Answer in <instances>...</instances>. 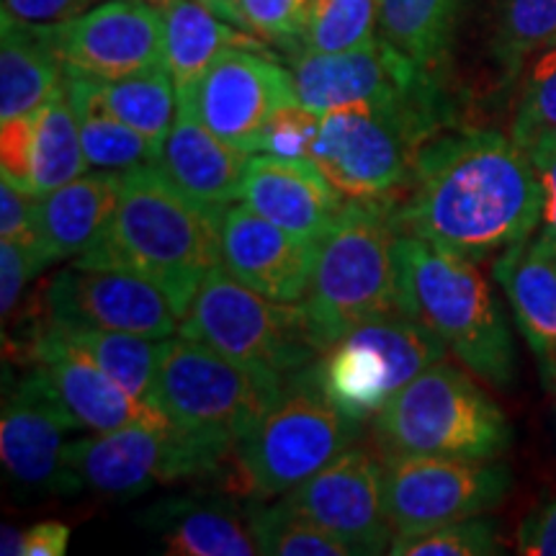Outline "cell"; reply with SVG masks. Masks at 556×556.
<instances>
[{
	"label": "cell",
	"instance_id": "6da1fadb",
	"mask_svg": "<svg viewBox=\"0 0 556 556\" xmlns=\"http://www.w3.org/2000/svg\"><path fill=\"white\" fill-rule=\"evenodd\" d=\"M541 208L531 157L495 129L438 131L394 199L402 235L475 263L533 238Z\"/></svg>",
	"mask_w": 556,
	"mask_h": 556
},
{
	"label": "cell",
	"instance_id": "7a4b0ae2",
	"mask_svg": "<svg viewBox=\"0 0 556 556\" xmlns=\"http://www.w3.org/2000/svg\"><path fill=\"white\" fill-rule=\"evenodd\" d=\"M225 212L178 189L160 163L135 165L124 170L114 219L75 266L148 278L168 294L184 319L204 278L222 266Z\"/></svg>",
	"mask_w": 556,
	"mask_h": 556
},
{
	"label": "cell",
	"instance_id": "3957f363",
	"mask_svg": "<svg viewBox=\"0 0 556 556\" xmlns=\"http://www.w3.org/2000/svg\"><path fill=\"white\" fill-rule=\"evenodd\" d=\"M400 309L422 323L484 384L507 392L518 356L500 307L475 261L400 235Z\"/></svg>",
	"mask_w": 556,
	"mask_h": 556
},
{
	"label": "cell",
	"instance_id": "277c9868",
	"mask_svg": "<svg viewBox=\"0 0 556 556\" xmlns=\"http://www.w3.org/2000/svg\"><path fill=\"white\" fill-rule=\"evenodd\" d=\"M400 235L394 199H348L319 240L304 307L323 353L366 319L400 309Z\"/></svg>",
	"mask_w": 556,
	"mask_h": 556
},
{
	"label": "cell",
	"instance_id": "5b68a950",
	"mask_svg": "<svg viewBox=\"0 0 556 556\" xmlns=\"http://www.w3.org/2000/svg\"><path fill=\"white\" fill-rule=\"evenodd\" d=\"M381 458L456 456L492 462L510 448L503 407L475 374L441 358L402 387L371 420Z\"/></svg>",
	"mask_w": 556,
	"mask_h": 556
},
{
	"label": "cell",
	"instance_id": "8992f818",
	"mask_svg": "<svg viewBox=\"0 0 556 556\" xmlns=\"http://www.w3.org/2000/svg\"><path fill=\"white\" fill-rule=\"evenodd\" d=\"M443 127L441 90L319 116L309 160L345 199H397L417 155Z\"/></svg>",
	"mask_w": 556,
	"mask_h": 556
},
{
	"label": "cell",
	"instance_id": "52a82bcc",
	"mask_svg": "<svg viewBox=\"0 0 556 556\" xmlns=\"http://www.w3.org/2000/svg\"><path fill=\"white\" fill-rule=\"evenodd\" d=\"M287 379L199 340L165 338L152 405L176 428L232 451L274 409Z\"/></svg>",
	"mask_w": 556,
	"mask_h": 556
},
{
	"label": "cell",
	"instance_id": "ba28073f",
	"mask_svg": "<svg viewBox=\"0 0 556 556\" xmlns=\"http://www.w3.org/2000/svg\"><path fill=\"white\" fill-rule=\"evenodd\" d=\"M364 422L345 415L319 384L315 364L291 374L274 409L238 443L250 497H283L358 441Z\"/></svg>",
	"mask_w": 556,
	"mask_h": 556
},
{
	"label": "cell",
	"instance_id": "9c48e42d",
	"mask_svg": "<svg viewBox=\"0 0 556 556\" xmlns=\"http://www.w3.org/2000/svg\"><path fill=\"white\" fill-rule=\"evenodd\" d=\"M178 336L248 366L291 377L323 356L304 302H278L214 268L180 319Z\"/></svg>",
	"mask_w": 556,
	"mask_h": 556
},
{
	"label": "cell",
	"instance_id": "30bf717a",
	"mask_svg": "<svg viewBox=\"0 0 556 556\" xmlns=\"http://www.w3.org/2000/svg\"><path fill=\"white\" fill-rule=\"evenodd\" d=\"M446 356V345L426 325L392 309L332 343L315 368L328 397L353 420L368 422L417 374Z\"/></svg>",
	"mask_w": 556,
	"mask_h": 556
},
{
	"label": "cell",
	"instance_id": "8fae6325",
	"mask_svg": "<svg viewBox=\"0 0 556 556\" xmlns=\"http://www.w3.org/2000/svg\"><path fill=\"white\" fill-rule=\"evenodd\" d=\"M229 448L176 426H131L93 433L65 446L62 462L75 490L111 500H131L155 484L204 477L225 462Z\"/></svg>",
	"mask_w": 556,
	"mask_h": 556
},
{
	"label": "cell",
	"instance_id": "7c38bea8",
	"mask_svg": "<svg viewBox=\"0 0 556 556\" xmlns=\"http://www.w3.org/2000/svg\"><path fill=\"white\" fill-rule=\"evenodd\" d=\"M510 490V469L497 458H384L387 518L394 533H417L495 510Z\"/></svg>",
	"mask_w": 556,
	"mask_h": 556
},
{
	"label": "cell",
	"instance_id": "4fadbf2b",
	"mask_svg": "<svg viewBox=\"0 0 556 556\" xmlns=\"http://www.w3.org/2000/svg\"><path fill=\"white\" fill-rule=\"evenodd\" d=\"M67 75L116 80L165 67V16L142 0H103L78 16L47 26Z\"/></svg>",
	"mask_w": 556,
	"mask_h": 556
},
{
	"label": "cell",
	"instance_id": "5bb4252c",
	"mask_svg": "<svg viewBox=\"0 0 556 556\" xmlns=\"http://www.w3.org/2000/svg\"><path fill=\"white\" fill-rule=\"evenodd\" d=\"M222 142L255 155L258 137L276 111L299 103L291 70L268 60L258 50L232 47L197 80L178 90Z\"/></svg>",
	"mask_w": 556,
	"mask_h": 556
},
{
	"label": "cell",
	"instance_id": "9a60e30c",
	"mask_svg": "<svg viewBox=\"0 0 556 556\" xmlns=\"http://www.w3.org/2000/svg\"><path fill=\"white\" fill-rule=\"evenodd\" d=\"M278 503L345 541L353 554H387L392 546L394 528L387 518L384 458L368 448L351 446L343 451Z\"/></svg>",
	"mask_w": 556,
	"mask_h": 556
},
{
	"label": "cell",
	"instance_id": "2e32d148",
	"mask_svg": "<svg viewBox=\"0 0 556 556\" xmlns=\"http://www.w3.org/2000/svg\"><path fill=\"white\" fill-rule=\"evenodd\" d=\"M50 323L73 328L135 332L165 340L180 328V317L163 289L148 278L116 268L70 266L47 287Z\"/></svg>",
	"mask_w": 556,
	"mask_h": 556
},
{
	"label": "cell",
	"instance_id": "e0dca14e",
	"mask_svg": "<svg viewBox=\"0 0 556 556\" xmlns=\"http://www.w3.org/2000/svg\"><path fill=\"white\" fill-rule=\"evenodd\" d=\"M296 96L315 114L364 103H392L438 90L435 75L417 67L384 39L348 52L302 50L291 62Z\"/></svg>",
	"mask_w": 556,
	"mask_h": 556
},
{
	"label": "cell",
	"instance_id": "ac0fdd59",
	"mask_svg": "<svg viewBox=\"0 0 556 556\" xmlns=\"http://www.w3.org/2000/svg\"><path fill=\"white\" fill-rule=\"evenodd\" d=\"M34 381L70 417L75 430L111 433L131 426H173L155 405L124 389L80 348L60 338L50 325L34 340Z\"/></svg>",
	"mask_w": 556,
	"mask_h": 556
},
{
	"label": "cell",
	"instance_id": "d6986e66",
	"mask_svg": "<svg viewBox=\"0 0 556 556\" xmlns=\"http://www.w3.org/2000/svg\"><path fill=\"white\" fill-rule=\"evenodd\" d=\"M317 250V240L296 238L245 204L222 217V268L278 302H304Z\"/></svg>",
	"mask_w": 556,
	"mask_h": 556
},
{
	"label": "cell",
	"instance_id": "ffe728a7",
	"mask_svg": "<svg viewBox=\"0 0 556 556\" xmlns=\"http://www.w3.org/2000/svg\"><path fill=\"white\" fill-rule=\"evenodd\" d=\"M70 430H75L70 417L47 397L31 374L18 381L0 415V458L11 482L37 495L78 492L62 462Z\"/></svg>",
	"mask_w": 556,
	"mask_h": 556
},
{
	"label": "cell",
	"instance_id": "44dd1931",
	"mask_svg": "<svg viewBox=\"0 0 556 556\" xmlns=\"http://www.w3.org/2000/svg\"><path fill=\"white\" fill-rule=\"evenodd\" d=\"M240 201L296 238L319 242L336 225L348 199L309 157L253 155L242 178Z\"/></svg>",
	"mask_w": 556,
	"mask_h": 556
},
{
	"label": "cell",
	"instance_id": "7402d4cb",
	"mask_svg": "<svg viewBox=\"0 0 556 556\" xmlns=\"http://www.w3.org/2000/svg\"><path fill=\"white\" fill-rule=\"evenodd\" d=\"M250 152L222 142L186 96H178V114L163 144L160 168L178 189H184L201 204L227 208L240 199Z\"/></svg>",
	"mask_w": 556,
	"mask_h": 556
},
{
	"label": "cell",
	"instance_id": "603a6c76",
	"mask_svg": "<svg viewBox=\"0 0 556 556\" xmlns=\"http://www.w3.org/2000/svg\"><path fill=\"white\" fill-rule=\"evenodd\" d=\"M492 276L539 361L541 379L556 392V253L539 238H528L497 255Z\"/></svg>",
	"mask_w": 556,
	"mask_h": 556
},
{
	"label": "cell",
	"instance_id": "cb8c5ba5",
	"mask_svg": "<svg viewBox=\"0 0 556 556\" xmlns=\"http://www.w3.org/2000/svg\"><path fill=\"white\" fill-rule=\"evenodd\" d=\"M144 526L176 556H253L261 554L250 528L248 507L219 495L170 497L150 507Z\"/></svg>",
	"mask_w": 556,
	"mask_h": 556
},
{
	"label": "cell",
	"instance_id": "d4e9b609",
	"mask_svg": "<svg viewBox=\"0 0 556 556\" xmlns=\"http://www.w3.org/2000/svg\"><path fill=\"white\" fill-rule=\"evenodd\" d=\"M122 180L124 170L96 168L39 197L37 229L47 266L96 245L119 206Z\"/></svg>",
	"mask_w": 556,
	"mask_h": 556
},
{
	"label": "cell",
	"instance_id": "484cf974",
	"mask_svg": "<svg viewBox=\"0 0 556 556\" xmlns=\"http://www.w3.org/2000/svg\"><path fill=\"white\" fill-rule=\"evenodd\" d=\"M65 80L47 26L24 24L3 13L0 29V122L34 114Z\"/></svg>",
	"mask_w": 556,
	"mask_h": 556
},
{
	"label": "cell",
	"instance_id": "4316f807",
	"mask_svg": "<svg viewBox=\"0 0 556 556\" xmlns=\"http://www.w3.org/2000/svg\"><path fill=\"white\" fill-rule=\"evenodd\" d=\"M165 16V70L178 90L197 86L208 65L232 47L258 50V37L245 29L235 31L229 21L217 16L199 0H170Z\"/></svg>",
	"mask_w": 556,
	"mask_h": 556
},
{
	"label": "cell",
	"instance_id": "83f0119b",
	"mask_svg": "<svg viewBox=\"0 0 556 556\" xmlns=\"http://www.w3.org/2000/svg\"><path fill=\"white\" fill-rule=\"evenodd\" d=\"M65 90L80 124V142L88 165L101 170H129L135 165L157 163L163 144L109 114L96 93V80L65 73Z\"/></svg>",
	"mask_w": 556,
	"mask_h": 556
},
{
	"label": "cell",
	"instance_id": "f1b7e54d",
	"mask_svg": "<svg viewBox=\"0 0 556 556\" xmlns=\"http://www.w3.org/2000/svg\"><path fill=\"white\" fill-rule=\"evenodd\" d=\"M387 45L430 75L446 62L456 34L458 0H377Z\"/></svg>",
	"mask_w": 556,
	"mask_h": 556
},
{
	"label": "cell",
	"instance_id": "f546056e",
	"mask_svg": "<svg viewBox=\"0 0 556 556\" xmlns=\"http://www.w3.org/2000/svg\"><path fill=\"white\" fill-rule=\"evenodd\" d=\"M50 328L60 338H65L70 345L80 348L124 389H129L131 394L152 405V387H155L163 343H155V338L119 330L73 328V325L60 323H50Z\"/></svg>",
	"mask_w": 556,
	"mask_h": 556
},
{
	"label": "cell",
	"instance_id": "4dcf8cb0",
	"mask_svg": "<svg viewBox=\"0 0 556 556\" xmlns=\"http://www.w3.org/2000/svg\"><path fill=\"white\" fill-rule=\"evenodd\" d=\"M96 93L109 114L165 144L178 114V88L163 65L116 80H96Z\"/></svg>",
	"mask_w": 556,
	"mask_h": 556
},
{
	"label": "cell",
	"instance_id": "1f68e13d",
	"mask_svg": "<svg viewBox=\"0 0 556 556\" xmlns=\"http://www.w3.org/2000/svg\"><path fill=\"white\" fill-rule=\"evenodd\" d=\"M88 170L80 124L65 90V80L37 111L34 129V193L45 197Z\"/></svg>",
	"mask_w": 556,
	"mask_h": 556
},
{
	"label": "cell",
	"instance_id": "d6a6232c",
	"mask_svg": "<svg viewBox=\"0 0 556 556\" xmlns=\"http://www.w3.org/2000/svg\"><path fill=\"white\" fill-rule=\"evenodd\" d=\"M556 45V0H495L490 50L510 83L526 60Z\"/></svg>",
	"mask_w": 556,
	"mask_h": 556
},
{
	"label": "cell",
	"instance_id": "836d02e7",
	"mask_svg": "<svg viewBox=\"0 0 556 556\" xmlns=\"http://www.w3.org/2000/svg\"><path fill=\"white\" fill-rule=\"evenodd\" d=\"M250 528L258 541L261 554L270 556H353V548L319 528L312 520L296 516L281 503L266 505L255 500L248 505Z\"/></svg>",
	"mask_w": 556,
	"mask_h": 556
},
{
	"label": "cell",
	"instance_id": "e575fe53",
	"mask_svg": "<svg viewBox=\"0 0 556 556\" xmlns=\"http://www.w3.org/2000/svg\"><path fill=\"white\" fill-rule=\"evenodd\" d=\"M377 0H315L302 50L348 52L377 41Z\"/></svg>",
	"mask_w": 556,
	"mask_h": 556
},
{
	"label": "cell",
	"instance_id": "d590c367",
	"mask_svg": "<svg viewBox=\"0 0 556 556\" xmlns=\"http://www.w3.org/2000/svg\"><path fill=\"white\" fill-rule=\"evenodd\" d=\"M500 526L495 518L471 516L417 533H394L387 554L394 556H484L500 554Z\"/></svg>",
	"mask_w": 556,
	"mask_h": 556
},
{
	"label": "cell",
	"instance_id": "8d00e7d4",
	"mask_svg": "<svg viewBox=\"0 0 556 556\" xmlns=\"http://www.w3.org/2000/svg\"><path fill=\"white\" fill-rule=\"evenodd\" d=\"M312 9L315 0H238L242 29L283 50L302 47Z\"/></svg>",
	"mask_w": 556,
	"mask_h": 556
},
{
	"label": "cell",
	"instance_id": "74e56055",
	"mask_svg": "<svg viewBox=\"0 0 556 556\" xmlns=\"http://www.w3.org/2000/svg\"><path fill=\"white\" fill-rule=\"evenodd\" d=\"M539 129L556 131V45L539 52L526 75L513 139H523Z\"/></svg>",
	"mask_w": 556,
	"mask_h": 556
},
{
	"label": "cell",
	"instance_id": "f35d334b",
	"mask_svg": "<svg viewBox=\"0 0 556 556\" xmlns=\"http://www.w3.org/2000/svg\"><path fill=\"white\" fill-rule=\"evenodd\" d=\"M319 129V114L302 103L276 111L270 122L263 127L255 155H276L287 160L309 157L312 142Z\"/></svg>",
	"mask_w": 556,
	"mask_h": 556
},
{
	"label": "cell",
	"instance_id": "ab89813d",
	"mask_svg": "<svg viewBox=\"0 0 556 556\" xmlns=\"http://www.w3.org/2000/svg\"><path fill=\"white\" fill-rule=\"evenodd\" d=\"M37 193L18 189L11 180L0 184V238L16 242L26 248L39 258L41 266L47 268L45 255L39 245V229H37Z\"/></svg>",
	"mask_w": 556,
	"mask_h": 556
},
{
	"label": "cell",
	"instance_id": "60d3db41",
	"mask_svg": "<svg viewBox=\"0 0 556 556\" xmlns=\"http://www.w3.org/2000/svg\"><path fill=\"white\" fill-rule=\"evenodd\" d=\"M536 168L544 208H541V229L536 238L556 250V131L539 129L523 139H516Z\"/></svg>",
	"mask_w": 556,
	"mask_h": 556
},
{
	"label": "cell",
	"instance_id": "b9f144b4",
	"mask_svg": "<svg viewBox=\"0 0 556 556\" xmlns=\"http://www.w3.org/2000/svg\"><path fill=\"white\" fill-rule=\"evenodd\" d=\"M34 129L37 111L16 119L0 122V168L3 180L34 193Z\"/></svg>",
	"mask_w": 556,
	"mask_h": 556
},
{
	"label": "cell",
	"instance_id": "7bdbcfd3",
	"mask_svg": "<svg viewBox=\"0 0 556 556\" xmlns=\"http://www.w3.org/2000/svg\"><path fill=\"white\" fill-rule=\"evenodd\" d=\"M70 544V526L62 520H39L31 528L3 526L0 554L3 556H62Z\"/></svg>",
	"mask_w": 556,
	"mask_h": 556
},
{
	"label": "cell",
	"instance_id": "ee69618b",
	"mask_svg": "<svg viewBox=\"0 0 556 556\" xmlns=\"http://www.w3.org/2000/svg\"><path fill=\"white\" fill-rule=\"evenodd\" d=\"M41 270H45V266L29 250L9 240L0 242V312H3V323H9L26 283Z\"/></svg>",
	"mask_w": 556,
	"mask_h": 556
},
{
	"label": "cell",
	"instance_id": "f6af8a7d",
	"mask_svg": "<svg viewBox=\"0 0 556 556\" xmlns=\"http://www.w3.org/2000/svg\"><path fill=\"white\" fill-rule=\"evenodd\" d=\"M518 554L556 556V495L528 513L518 528Z\"/></svg>",
	"mask_w": 556,
	"mask_h": 556
},
{
	"label": "cell",
	"instance_id": "bcb514c9",
	"mask_svg": "<svg viewBox=\"0 0 556 556\" xmlns=\"http://www.w3.org/2000/svg\"><path fill=\"white\" fill-rule=\"evenodd\" d=\"M88 0H3V13L24 24L50 26L88 11Z\"/></svg>",
	"mask_w": 556,
	"mask_h": 556
},
{
	"label": "cell",
	"instance_id": "7dc6e473",
	"mask_svg": "<svg viewBox=\"0 0 556 556\" xmlns=\"http://www.w3.org/2000/svg\"><path fill=\"white\" fill-rule=\"evenodd\" d=\"M199 3H204L206 9H212L217 16H222L225 21H229V24H235L238 29H242L238 0H199Z\"/></svg>",
	"mask_w": 556,
	"mask_h": 556
},
{
	"label": "cell",
	"instance_id": "c3c4849f",
	"mask_svg": "<svg viewBox=\"0 0 556 556\" xmlns=\"http://www.w3.org/2000/svg\"><path fill=\"white\" fill-rule=\"evenodd\" d=\"M90 5H96V3H103V0H88ZM142 3H150V5H157V9H165V5L170 3V0H142Z\"/></svg>",
	"mask_w": 556,
	"mask_h": 556
},
{
	"label": "cell",
	"instance_id": "681fc988",
	"mask_svg": "<svg viewBox=\"0 0 556 556\" xmlns=\"http://www.w3.org/2000/svg\"><path fill=\"white\" fill-rule=\"evenodd\" d=\"M554 253H556V250H554Z\"/></svg>",
	"mask_w": 556,
	"mask_h": 556
}]
</instances>
